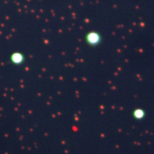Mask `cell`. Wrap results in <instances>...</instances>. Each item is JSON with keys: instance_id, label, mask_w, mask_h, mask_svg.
I'll return each instance as SVG.
<instances>
[{"instance_id": "obj_2", "label": "cell", "mask_w": 154, "mask_h": 154, "mask_svg": "<svg viewBox=\"0 0 154 154\" xmlns=\"http://www.w3.org/2000/svg\"><path fill=\"white\" fill-rule=\"evenodd\" d=\"M25 55L21 51H14L10 56V61L15 66H21L25 63Z\"/></svg>"}, {"instance_id": "obj_1", "label": "cell", "mask_w": 154, "mask_h": 154, "mask_svg": "<svg viewBox=\"0 0 154 154\" xmlns=\"http://www.w3.org/2000/svg\"><path fill=\"white\" fill-rule=\"evenodd\" d=\"M102 35L98 31L91 30L88 31L85 35V42L89 45L90 47H97L102 43Z\"/></svg>"}, {"instance_id": "obj_3", "label": "cell", "mask_w": 154, "mask_h": 154, "mask_svg": "<svg viewBox=\"0 0 154 154\" xmlns=\"http://www.w3.org/2000/svg\"><path fill=\"white\" fill-rule=\"evenodd\" d=\"M146 116V112L143 109L137 108L133 111V116L136 119V120H142Z\"/></svg>"}]
</instances>
